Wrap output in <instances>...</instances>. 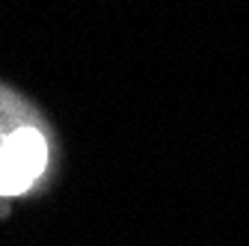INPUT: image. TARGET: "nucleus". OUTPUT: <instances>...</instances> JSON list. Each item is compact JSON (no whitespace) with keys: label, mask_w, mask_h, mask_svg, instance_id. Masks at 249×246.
Listing matches in <instances>:
<instances>
[{"label":"nucleus","mask_w":249,"mask_h":246,"mask_svg":"<svg viewBox=\"0 0 249 246\" xmlns=\"http://www.w3.org/2000/svg\"><path fill=\"white\" fill-rule=\"evenodd\" d=\"M3 151L12 158V163L33 181L39 172H42V166H45V142H42V137L36 134V131H30V128H21V131H15L6 142H3Z\"/></svg>","instance_id":"nucleus-1"}]
</instances>
